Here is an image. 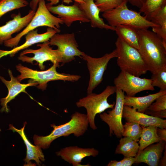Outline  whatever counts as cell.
<instances>
[{"label": "cell", "mask_w": 166, "mask_h": 166, "mask_svg": "<svg viewBox=\"0 0 166 166\" xmlns=\"http://www.w3.org/2000/svg\"><path fill=\"white\" fill-rule=\"evenodd\" d=\"M135 162V157H125L121 160H112L107 166H131Z\"/></svg>", "instance_id": "33"}, {"label": "cell", "mask_w": 166, "mask_h": 166, "mask_svg": "<svg viewBox=\"0 0 166 166\" xmlns=\"http://www.w3.org/2000/svg\"><path fill=\"white\" fill-rule=\"evenodd\" d=\"M166 5V0H145L140 12L143 13L144 16L148 20L153 13Z\"/></svg>", "instance_id": "28"}, {"label": "cell", "mask_w": 166, "mask_h": 166, "mask_svg": "<svg viewBox=\"0 0 166 166\" xmlns=\"http://www.w3.org/2000/svg\"><path fill=\"white\" fill-rule=\"evenodd\" d=\"M138 50L153 73L166 65V47L162 40L154 32L148 30H138Z\"/></svg>", "instance_id": "1"}, {"label": "cell", "mask_w": 166, "mask_h": 166, "mask_svg": "<svg viewBox=\"0 0 166 166\" xmlns=\"http://www.w3.org/2000/svg\"></svg>", "instance_id": "40"}, {"label": "cell", "mask_w": 166, "mask_h": 166, "mask_svg": "<svg viewBox=\"0 0 166 166\" xmlns=\"http://www.w3.org/2000/svg\"><path fill=\"white\" fill-rule=\"evenodd\" d=\"M63 24L60 18L54 16L48 9L45 0H40L38 8L27 25L15 37L4 42L5 46L11 48L17 46L21 39L29 32L41 26L53 29L57 33L61 32L60 24Z\"/></svg>", "instance_id": "5"}, {"label": "cell", "mask_w": 166, "mask_h": 166, "mask_svg": "<svg viewBox=\"0 0 166 166\" xmlns=\"http://www.w3.org/2000/svg\"><path fill=\"white\" fill-rule=\"evenodd\" d=\"M122 118L126 121L136 122L142 126H154L166 128V119L159 118L139 112L136 109L128 106L124 105Z\"/></svg>", "instance_id": "18"}, {"label": "cell", "mask_w": 166, "mask_h": 166, "mask_svg": "<svg viewBox=\"0 0 166 166\" xmlns=\"http://www.w3.org/2000/svg\"><path fill=\"white\" fill-rule=\"evenodd\" d=\"M166 142L160 141L148 146L138 152L135 157V163H144L149 166H158L164 150L166 147Z\"/></svg>", "instance_id": "19"}, {"label": "cell", "mask_w": 166, "mask_h": 166, "mask_svg": "<svg viewBox=\"0 0 166 166\" xmlns=\"http://www.w3.org/2000/svg\"><path fill=\"white\" fill-rule=\"evenodd\" d=\"M148 107V110L156 111L166 110V93L158 97Z\"/></svg>", "instance_id": "32"}, {"label": "cell", "mask_w": 166, "mask_h": 166, "mask_svg": "<svg viewBox=\"0 0 166 166\" xmlns=\"http://www.w3.org/2000/svg\"><path fill=\"white\" fill-rule=\"evenodd\" d=\"M142 131V128L139 124L126 121L123 125L122 136L129 138L139 141Z\"/></svg>", "instance_id": "27"}, {"label": "cell", "mask_w": 166, "mask_h": 166, "mask_svg": "<svg viewBox=\"0 0 166 166\" xmlns=\"http://www.w3.org/2000/svg\"><path fill=\"white\" fill-rule=\"evenodd\" d=\"M127 0H124L117 7L103 12L102 16L109 25L115 27L119 25H128L137 30L158 27L156 25L148 20L140 13L129 10Z\"/></svg>", "instance_id": "3"}, {"label": "cell", "mask_w": 166, "mask_h": 166, "mask_svg": "<svg viewBox=\"0 0 166 166\" xmlns=\"http://www.w3.org/2000/svg\"><path fill=\"white\" fill-rule=\"evenodd\" d=\"M48 10L51 13L57 15L67 27H70L76 21L82 22H90L85 14L81 8L79 3L75 2L72 5L67 6L63 4L56 6L46 4Z\"/></svg>", "instance_id": "13"}, {"label": "cell", "mask_w": 166, "mask_h": 166, "mask_svg": "<svg viewBox=\"0 0 166 166\" xmlns=\"http://www.w3.org/2000/svg\"><path fill=\"white\" fill-rule=\"evenodd\" d=\"M157 133L161 141L166 142V128L157 127Z\"/></svg>", "instance_id": "36"}, {"label": "cell", "mask_w": 166, "mask_h": 166, "mask_svg": "<svg viewBox=\"0 0 166 166\" xmlns=\"http://www.w3.org/2000/svg\"><path fill=\"white\" fill-rule=\"evenodd\" d=\"M99 153V151L94 148H84L77 146L66 147L56 152L57 156L73 166H84L81 164L83 159L87 156L95 157Z\"/></svg>", "instance_id": "15"}, {"label": "cell", "mask_w": 166, "mask_h": 166, "mask_svg": "<svg viewBox=\"0 0 166 166\" xmlns=\"http://www.w3.org/2000/svg\"><path fill=\"white\" fill-rule=\"evenodd\" d=\"M115 31L118 38L138 50L139 39L137 29L129 26L119 25L115 27Z\"/></svg>", "instance_id": "24"}, {"label": "cell", "mask_w": 166, "mask_h": 166, "mask_svg": "<svg viewBox=\"0 0 166 166\" xmlns=\"http://www.w3.org/2000/svg\"><path fill=\"white\" fill-rule=\"evenodd\" d=\"M117 89L115 86L108 85L101 93L97 94L92 93L87 94V96L80 98L76 102L77 107H83L86 109L89 125L92 129L95 130L97 129L95 122L96 115L114 107L115 103L109 104L108 99L116 93Z\"/></svg>", "instance_id": "6"}, {"label": "cell", "mask_w": 166, "mask_h": 166, "mask_svg": "<svg viewBox=\"0 0 166 166\" xmlns=\"http://www.w3.org/2000/svg\"><path fill=\"white\" fill-rule=\"evenodd\" d=\"M149 20L159 26L152 28V31L162 40L166 47V5L152 14Z\"/></svg>", "instance_id": "23"}, {"label": "cell", "mask_w": 166, "mask_h": 166, "mask_svg": "<svg viewBox=\"0 0 166 166\" xmlns=\"http://www.w3.org/2000/svg\"><path fill=\"white\" fill-rule=\"evenodd\" d=\"M49 2V3L48 4L50 5L54 6L57 4L61 0H47ZM62 1L67 4H69L70 3L73 2V0L75 2H76L79 4H81L83 3L84 1L83 0H61Z\"/></svg>", "instance_id": "35"}, {"label": "cell", "mask_w": 166, "mask_h": 166, "mask_svg": "<svg viewBox=\"0 0 166 166\" xmlns=\"http://www.w3.org/2000/svg\"><path fill=\"white\" fill-rule=\"evenodd\" d=\"M26 0H0V18L8 12L26 6Z\"/></svg>", "instance_id": "29"}, {"label": "cell", "mask_w": 166, "mask_h": 166, "mask_svg": "<svg viewBox=\"0 0 166 166\" xmlns=\"http://www.w3.org/2000/svg\"><path fill=\"white\" fill-rule=\"evenodd\" d=\"M115 45L117 54V64L121 71L140 77L149 71L138 49L118 37Z\"/></svg>", "instance_id": "4"}, {"label": "cell", "mask_w": 166, "mask_h": 166, "mask_svg": "<svg viewBox=\"0 0 166 166\" xmlns=\"http://www.w3.org/2000/svg\"><path fill=\"white\" fill-rule=\"evenodd\" d=\"M144 113L160 119H164V118H166V110L152 111L147 109L145 111Z\"/></svg>", "instance_id": "34"}, {"label": "cell", "mask_w": 166, "mask_h": 166, "mask_svg": "<svg viewBox=\"0 0 166 166\" xmlns=\"http://www.w3.org/2000/svg\"><path fill=\"white\" fill-rule=\"evenodd\" d=\"M117 57L116 49L98 58L91 57L83 52L81 57L87 62L90 76L87 94L93 93V90L101 82L109 62L112 59Z\"/></svg>", "instance_id": "9"}, {"label": "cell", "mask_w": 166, "mask_h": 166, "mask_svg": "<svg viewBox=\"0 0 166 166\" xmlns=\"http://www.w3.org/2000/svg\"><path fill=\"white\" fill-rule=\"evenodd\" d=\"M35 11L31 10L23 17L22 16L20 13L12 14V19L0 26V44L11 38L13 34L24 29L32 19Z\"/></svg>", "instance_id": "14"}, {"label": "cell", "mask_w": 166, "mask_h": 166, "mask_svg": "<svg viewBox=\"0 0 166 166\" xmlns=\"http://www.w3.org/2000/svg\"><path fill=\"white\" fill-rule=\"evenodd\" d=\"M152 85L162 91L166 90V65L152 73L151 78Z\"/></svg>", "instance_id": "30"}, {"label": "cell", "mask_w": 166, "mask_h": 166, "mask_svg": "<svg viewBox=\"0 0 166 166\" xmlns=\"http://www.w3.org/2000/svg\"><path fill=\"white\" fill-rule=\"evenodd\" d=\"M70 121L65 124L56 125L51 124L53 130L49 135H35L33 140L35 145L43 149L49 148L51 143L61 136H67L71 134L78 137L83 135L88 130L89 121L86 114L76 112L71 116Z\"/></svg>", "instance_id": "2"}, {"label": "cell", "mask_w": 166, "mask_h": 166, "mask_svg": "<svg viewBox=\"0 0 166 166\" xmlns=\"http://www.w3.org/2000/svg\"><path fill=\"white\" fill-rule=\"evenodd\" d=\"M114 83L117 89L125 92L128 96H135L143 91L155 90L151 79L141 78L122 71L115 78Z\"/></svg>", "instance_id": "10"}, {"label": "cell", "mask_w": 166, "mask_h": 166, "mask_svg": "<svg viewBox=\"0 0 166 166\" xmlns=\"http://www.w3.org/2000/svg\"><path fill=\"white\" fill-rule=\"evenodd\" d=\"M37 46L40 48L36 49H27L22 51L18 57V59L24 62L33 64L34 61L38 63L41 70L45 69V62L51 61L53 64H55L57 67L60 66L62 62V54L57 49H53L50 47L49 41L38 43Z\"/></svg>", "instance_id": "8"}, {"label": "cell", "mask_w": 166, "mask_h": 166, "mask_svg": "<svg viewBox=\"0 0 166 166\" xmlns=\"http://www.w3.org/2000/svg\"><path fill=\"white\" fill-rule=\"evenodd\" d=\"M116 101L114 107L107 113L100 114L101 120L106 123L109 129V136L114 135L118 138L122 136L123 124L122 122L124 106L125 95L124 92L117 89L116 91Z\"/></svg>", "instance_id": "11"}, {"label": "cell", "mask_w": 166, "mask_h": 166, "mask_svg": "<svg viewBox=\"0 0 166 166\" xmlns=\"http://www.w3.org/2000/svg\"><path fill=\"white\" fill-rule=\"evenodd\" d=\"M132 6L140 8L145 0H127Z\"/></svg>", "instance_id": "37"}, {"label": "cell", "mask_w": 166, "mask_h": 166, "mask_svg": "<svg viewBox=\"0 0 166 166\" xmlns=\"http://www.w3.org/2000/svg\"><path fill=\"white\" fill-rule=\"evenodd\" d=\"M8 73L10 78V81L6 80L3 77L0 76V79L7 87L8 89V94L4 98H1L0 101L2 108L1 109V112L5 111L8 113L9 109L7 104L21 92H24L28 94L26 89V88L30 86H36L38 85L37 82H33L31 80L26 84L20 83L17 77H14L12 72L10 69H8Z\"/></svg>", "instance_id": "16"}, {"label": "cell", "mask_w": 166, "mask_h": 166, "mask_svg": "<svg viewBox=\"0 0 166 166\" xmlns=\"http://www.w3.org/2000/svg\"><path fill=\"white\" fill-rule=\"evenodd\" d=\"M139 145L137 142L127 137H121L115 152L125 157H135L138 152Z\"/></svg>", "instance_id": "25"}, {"label": "cell", "mask_w": 166, "mask_h": 166, "mask_svg": "<svg viewBox=\"0 0 166 166\" xmlns=\"http://www.w3.org/2000/svg\"><path fill=\"white\" fill-rule=\"evenodd\" d=\"M40 0H31L29 3L30 7L31 10L36 11Z\"/></svg>", "instance_id": "38"}, {"label": "cell", "mask_w": 166, "mask_h": 166, "mask_svg": "<svg viewBox=\"0 0 166 166\" xmlns=\"http://www.w3.org/2000/svg\"><path fill=\"white\" fill-rule=\"evenodd\" d=\"M163 156L160 159L158 165L165 166L166 165V148H165Z\"/></svg>", "instance_id": "39"}, {"label": "cell", "mask_w": 166, "mask_h": 166, "mask_svg": "<svg viewBox=\"0 0 166 166\" xmlns=\"http://www.w3.org/2000/svg\"><path fill=\"white\" fill-rule=\"evenodd\" d=\"M141 126L142 131L139 141L140 145L138 152L151 144L161 141L157 133V127L154 126Z\"/></svg>", "instance_id": "26"}, {"label": "cell", "mask_w": 166, "mask_h": 166, "mask_svg": "<svg viewBox=\"0 0 166 166\" xmlns=\"http://www.w3.org/2000/svg\"><path fill=\"white\" fill-rule=\"evenodd\" d=\"M26 124L25 122L22 128L18 129L14 127L12 124L9 125V130H12L14 132H18L23 139L27 148L26 155L24 161L26 165H31L30 161L34 160L37 164L40 165L42 161L45 160V156L42 153V148L37 145H34L27 139L24 132V129Z\"/></svg>", "instance_id": "20"}, {"label": "cell", "mask_w": 166, "mask_h": 166, "mask_svg": "<svg viewBox=\"0 0 166 166\" xmlns=\"http://www.w3.org/2000/svg\"><path fill=\"white\" fill-rule=\"evenodd\" d=\"M16 69L20 74L17 77L19 82L26 79H30L31 81L38 84L37 87L44 90H45L47 83L50 81L63 80L76 81L81 77L79 75L59 73L56 70V65L53 64L48 69L42 71L34 70L19 64L16 66Z\"/></svg>", "instance_id": "7"}, {"label": "cell", "mask_w": 166, "mask_h": 166, "mask_svg": "<svg viewBox=\"0 0 166 166\" xmlns=\"http://www.w3.org/2000/svg\"><path fill=\"white\" fill-rule=\"evenodd\" d=\"M95 3L100 9V12L105 11L115 8L120 5L124 0H94Z\"/></svg>", "instance_id": "31"}, {"label": "cell", "mask_w": 166, "mask_h": 166, "mask_svg": "<svg viewBox=\"0 0 166 166\" xmlns=\"http://www.w3.org/2000/svg\"><path fill=\"white\" fill-rule=\"evenodd\" d=\"M49 41V45L57 46L62 53L61 66L75 60L76 56L81 57L83 52L78 49V44L73 33L62 34L56 33Z\"/></svg>", "instance_id": "12"}, {"label": "cell", "mask_w": 166, "mask_h": 166, "mask_svg": "<svg viewBox=\"0 0 166 166\" xmlns=\"http://www.w3.org/2000/svg\"><path fill=\"white\" fill-rule=\"evenodd\" d=\"M166 93V90L160 91L156 93L140 97L125 95L124 105L131 107L137 111L144 113L149 106L159 97Z\"/></svg>", "instance_id": "22"}, {"label": "cell", "mask_w": 166, "mask_h": 166, "mask_svg": "<svg viewBox=\"0 0 166 166\" xmlns=\"http://www.w3.org/2000/svg\"><path fill=\"white\" fill-rule=\"evenodd\" d=\"M83 1L84 2L79 4L80 5L89 20L92 27L115 31V27L106 24L100 17V10L96 5L94 0Z\"/></svg>", "instance_id": "21"}, {"label": "cell", "mask_w": 166, "mask_h": 166, "mask_svg": "<svg viewBox=\"0 0 166 166\" xmlns=\"http://www.w3.org/2000/svg\"><path fill=\"white\" fill-rule=\"evenodd\" d=\"M56 33H57L55 30L50 27L47 28L46 32L41 34L38 33L37 29L33 30L25 35V42L22 45L14 47L10 50L0 49V59L8 55H9L10 57L14 56L19 51L34 44L49 41L50 38Z\"/></svg>", "instance_id": "17"}]
</instances>
